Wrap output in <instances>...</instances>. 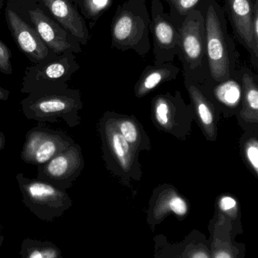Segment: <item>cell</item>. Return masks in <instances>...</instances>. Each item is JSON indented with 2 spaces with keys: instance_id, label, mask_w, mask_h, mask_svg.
<instances>
[{
  "instance_id": "obj_1",
  "label": "cell",
  "mask_w": 258,
  "mask_h": 258,
  "mask_svg": "<svg viewBox=\"0 0 258 258\" xmlns=\"http://www.w3.org/2000/svg\"><path fill=\"white\" fill-rule=\"evenodd\" d=\"M201 12L205 24L209 77L215 81L227 80L239 71V53L229 33L225 14L216 0H206Z\"/></svg>"
},
{
  "instance_id": "obj_2",
  "label": "cell",
  "mask_w": 258,
  "mask_h": 258,
  "mask_svg": "<svg viewBox=\"0 0 258 258\" xmlns=\"http://www.w3.org/2000/svg\"><path fill=\"white\" fill-rule=\"evenodd\" d=\"M151 16L146 0H126L117 8L111 24L112 48L122 51L133 50L141 57L151 48Z\"/></svg>"
},
{
  "instance_id": "obj_3",
  "label": "cell",
  "mask_w": 258,
  "mask_h": 258,
  "mask_svg": "<svg viewBox=\"0 0 258 258\" xmlns=\"http://www.w3.org/2000/svg\"><path fill=\"white\" fill-rule=\"evenodd\" d=\"M98 132L106 168L119 180L123 186L131 187L132 181H139L142 177L139 153L118 132L110 111H106L101 116Z\"/></svg>"
},
{
  "instance_id": "obj_4",
  "label": "cell",
  "mask_w": 258,
  "mask_h": 258,
  "mask_svg": "<svg viewBox=\"0 0 258 258\" xmlns=\"http://www.w3.org/2000/svg\"><path fill=\"white\" fill-rule=\"evenodd\" d=\"M23 113L30 120L43 122L65 121L70 128L80 125V112L83 109L79 89L38 92L27 95L21 101Z\"/></svg>"
},
{
  "instance_id": "obj_5",
  "label": "cell",
  "mask_w": 258,
  "mask_h": 258,
  "mask_svg": "<svg viewBox=\"0 0 258 258\" xmlns=\"http://www.w3.org/2000/svg\"><path fill=\"white\" fill-rule=\"evenodd\" d=\"M178 57L184 78L201 84L210 77L206 51L205 24L201 12L189 14L179 25Z\"/></svg>"
},
{
  "instance_id": "obj_6",
  "label": "cell",
  "mask_w": 258,
  "mask_h": 258,
  "mask_svg": "<svg viewBox=\"0 0 258 258\" xmlns=\"http://www.w3.org/2000/svg\"><path fill=\"white\" fill-rule=\"evenodd\" d=\"M79 69L80 65L74 53L56 54L45 61L26 68L21 92L30 95L65 90L69 88V82Z\"/></svg>"
},
{
  "instance_id": "obj_7",
  "label": "cell",
  "mask_w": 258,
  "mask_h": 258,
  "mask_svg": "<svg viewBox=\"0 0 258 258\" xmlns=\"http://www.w3.org/2000/svg\"><path fill=\"white\" fill-rule=\"evenodd\" d=\"M18 13L32 26L47 47L56 54H79L81 45L58 24L37 0H7Z\"/></svg>"
},
{
  "instance_id": "obj_8",
  "label": "cell",
  "mask_w": 258,
  "mask_h": 258,
  "mask_svg": "<svg viewBox=\"0 0 258 258\" xmlns=\"http://www.w3.org/2000/svg\"><path fill=\"white\" fill-rule=\"evenodd\" d=\"M17 181L24 206L41 221L53 222L63 216L73 206L66 191L38 179H30L23 173L17 174Z\"/></svg>"
},
{
  "instance_id": "obj_9",
  "label": "cell",
  "mask_w": 258,
  "mask_h": 258,
  "mask_svg": "<svg viewBox=\"0 0 258 258\" xmlns=\"http://www.w3.org/2000/svg\"><path fill=\"white\" fill-rule=\"evenodd\" d=\"M151 119L159 131L185 141L192 132L193 111L185 102L181 92L156 95L151 104Z\"/></svg>"
},
{
  "instance_id": "obj_10",
  "label": "cell",
  "mask_w": 258,
  "mask_h": 258,
  "mask_svg": "<svg viewBox=\"0 0 258 258\" xmlns=\"http://www.w3.org/2000/svg\"><path fill=\"white\" fill-rule=\"evenodd\" d=\"M84 165L81 147L74 142L48 162L37 165L36 179L66 191L78 178Z\"/></svg>"
},
{
  "instance_id": "obj_11",
  "label": "cell",
  "mask_w": 258,
  "mask_h": 258,
  "mask_svg": "<svg viewBox=\"0 0 258 258\" xmlns=\"http://www.w3.org/2000/svg\"><path fill=\"white\" fill-rule=\"evenodd\" d=\"M74 143L65 132L39 125L26 134L21 159L26 163L37 166L48 162Z\"/></svg>"
},
{
  "instance_id": "obj_12",
  "label": "cell",
  "mask_w": 258,
  "mask_h": 258,
  "mask_svg": "<svg viewBox=\"0 0 258 258\" xmlns=\"http://www.w3.org/2000/svg\"><path fill=\"white\" fill-rule=\"evenodd\" d=\"M149 31L154 45V63L156 66L171 63L178 55L180 32L168 13H165L162 0H151Z\"/></svg>"
},
{
  "instance_id": "obj_13",
  "label": "cell",
  "mask_w": 258,
  "mask_h": 258,
  "mask_svg": "<svg viewBox=\"0 0 258 258\" xmlns=\"http://www.w3.org/2000/svg\"><path fill=\"white\" fill-rule=\"evenodd\" d=\"M5 18L18 49L33 64H37L56 55L42 42L36 30L18 13L9 2L5 9Z\"/></svg>"
},
{
  "instance_id": "obj_14",
  "label": "cell",
  "mask_w": 258,
  "mask_h": 258,
  "mask_svg": "<svg viewBox=\"0 0 258 258\" xmlns=\"http://www.w3.org/2000/svg\"><path fill=\"white\" fill-rule=\"evenodd\" d=\"M190 208L189 200L175 186L170 183L159 185L153 189L148 202L147 224L154 232L156 227L170 215H174L179 221H184Z\"/></svg>"
},
{
  "instance_id": "obj_15",
  "label": "cell",
  "mask_w": 258,
  "mask_h": 258,
  "mask_svg": "<svg viewBox=\"0 0 258 258\" xmlns=\"http://www.w3.org/2000/svg\"><path fill=\"white\" fill-rule=\"evenodd\" d=\"M258 0H224L223 8L231 25L235 38L248 51L251 64L258 70V46L251 35V25L254 5Z\"/></svg>"
},
{
  "instance_id": "obj_16",
  "label": "cell",
  "mask_w": 258,
  "mask_h": 258,
  "mask_svg": "<svg viewBox=\"0 0 258 258\" xmlns=\"http://www.w3.org/2000/svg\"><path fill=\"white\" fill-rule=\"evenodd\" d=\"M206 98L218 109L225 118L236 117L242 106V89L239 74L222 81L209 77L199 84Z\"/></svg>"
},
{
  "instance_id": "obj_17",
  "label": "cell",
  "mask_w": 258,
  "mask_h": 258,
  "mask_svg": "<svg viewBox=\"0 0 258 258\" xmlns=\"http://www.w3.org/2000/svg\"><path fill=\"white\" fill-rule=\"evenodd\" d=\"M184 83L190 98L194 121L199 126L207 141L215 142L218 139L221 113L206 98L198 83L188 78H184Z\"/></svg>"
},
{
  "instance_id": "obj_18",
  "label": "cell",
  "mask_w": 258,
  "mask_h": 258,
  "mask_svg": "<svg viewBox=\"0 0 258 258\" xmlns=\"http://www.w3.org/2000/svg\"><path fill=\"white\" fill-rule=\"evenodd\" d=\"M154 249L164 258H212L211 240L197 229L178 243H171L163 234L154 236Z\"/></svg>"
},
{
  "instance_id": "obj_19",
  "label": "cell",
  "mask_w": 258,
  "mask_h": 258,
  "mask_svg": "<svg viewBox=\"0 0 258 258\" xmlns=\"http://www.w3.org/2000/svg\"><path fill=\"white\" fill-rule=\"evenodd\" d=\"M37 2L80 45H87L90 38L89 29L72 0H37Z\"/></svg>"
},
{
  "instance_id": "obj_20",
  "label": "cell",
  "mask_w": 258,
  "mask_h": 258,
  "mask_svg": "<svg viewBox=\"0 0 258 258\" xmlns=\"http://www.w3.org/2000/svg\"><path fill=\"white\" fill-rule=\"evenodd\" d=\"M242 84V106L237 116L238 123L243 131L258 129L257 76L249 68L242 66L238 71Z\"/></svg>"
},
{
  "instance_id": "obj_21",
  "label": "cell",
  "mask_w": 258,
  "mask_h": 258,
  "mask_svg": "<svg viewBox=\"0 0 258 258\" xmlns=\"http://www.w3.org/2000/svg\"><path fill=\"white\" fill-rule=\"evenodd\" d=\"M215 215L209 224L230 232L234 239L243 234L240 203L235 196L221 194L215 201Z\"/></svg>"
},
{
  "instance_id": "obj_22",
  "label": "cell",
  "mask_w": 258,
  "mask_h": 258,
  "mask_svg": "<svg viewBox=\"0 0 258 258\" xmlns=\"http://www.w3.org/2000/svg\"><path fill=\"white\" fill-rule=\"evenodd\" d=\"M179 73L180 68L172 63L147 66L135 85V97L139 99L144 98L163 83L176 80Z\"/></svg>"
},
{
  "instance_id": "obj_23",
  "label": "cell",
  "mask_w": 258,
  "mask_h": 258,
  "mask_svg": "<svg viewBox=\"0 0 258 258\" xmlns=\"http://www.w3.org/2000/svg\"><path fill=\"white\" fill-rule=\"evenodd\" d=\"M110 114L118 132L138 153L151 150V139L134 116L120 114L114 111H110Z\"/></svg>"
},
{
  "instance_id": "obj_24",
  "label": "cell",
  "mask_w": 258,
  "mask_h": 258,
  "mask_svg": "<svg viewBox=\"0 0 258 258\" xmlns=\"http://www.w3.org/2000/svg\"><path fill=\"white\" fill-rule=\"evenodd\" d=\"M212 258H245L246 245L237 242L230 232L209 224Z\"/></svg>"
},
{
  "instance_id": "obj_25",
  "label": "cell",
  "mask_w": 258,
  "mask_h": 258,
  "mask_svg": "<svg viewBox=\"0 0 258 258\" xmlns=\"http://www.w3.org/2000/svg\"><path fill=\"white\" fill-rule=\"evenodd\" d=\"M21 258H59L62 250L51 241L26 238L22 241L19 252Z\"/></svg>"
},
{
  "instance_id": "obj_26",
  "label": "cell",
  "mask_w": 258,
  "mask_h": 258,
  "mask_svg": "<svg viewBox=\"0 0 258 258\" xmlns=\"http://www.w3.org/2000/svg\"><path fill=\"white\" fill-rule=\"evenodd\" d=\"M240 154L244 163L258 178V129H248L239 139Z\"/></svg>"
},
{
  "instance_id": "obj_27",
  "label": "cell",
  "mask_w": 258,
  "mask_h": 258,
  "mask_svg": "<svg viewBox=\"0 0 258 258\" xmlns=\"http://www.w3.org/2000/svg\"><path fill=\"white\" fill-rule=\"evenodd\" d=\"M78 8L79 12L84 19L89 21V28L92 29L97 21L107 12L114 0H72Z\"/></svg>"
},
{
  "instance_id": "obj_28",
  "label": "cell",
  "mask_w": 258,
  "mask_h": 258,
  "mask_svg": "<svg viewBox=\"0 0 258 258\" xmlns=\"http://www.w3.org/2000/svg\"><path fill=\"white\" fill-rule=\"evenodd\" d=\"M169 6V16L180 25L193 12H201L206 0H162Z\"/></svg>"
},
{
  "instance_id": "obj_29",
  "label": "cell",
  "mask_w": 258,
  "mask_h": 258,
  "mask_svg": "<svg viewBox=\"0 0 258 258\" xmlns=\"http://www.w3.org/2000/svg\"><path fill=\"white\" fill-rule=\"evenodd\" d=\"M12 52L9 47L0 39V73L11 75L13 73L12 61Z\"/></svg>"
},
{
  "instance_id": "obj_30",
  "label": "cell",
  "mask_w": 258,
  "mask_h": 258,
  "mask_svg": "<svg viewBox=\"0 0 258 258\" xmlns=\"http://www.w3.org/2000/svg\"><path fill=\"white\" fill-rule=\"evenodd\" d=\"M251 35L254 44L258 46V2L254 5L251 25Z\"/></svg>"
},
{
  "instance_id": "obj_31",
  "label": "cell",
  "mask_w": 258,
  "mask_h": 258,
  "mask_svg": "<svg viewBox=\"0 0 258 258\" xmlns=\"http://www.w3.org/2000/svg\"><path fill=\"white\" fill-rule=\"evenodd\" d=\"M9 93L10 92H9V90L4 89V88L0 86V101H7L9 99Z\"/></svg>"
},
{
  "instance_id": "obj_32",
  "label": "cell",
  "mask_w": 258,
  "mask_h": 258,
  "mask_svg": "<svg viewBox=\"0 0 258 258\" xmlns=\"http://www.w3.org/2000/svg\"><path fill=\"white\" fill-rule=\"evenodd\" d=\"M6 137H5L4 134L2 131H0V151L2 150H3L5 147V145H6Z\"/></svg>"
},
{
  "instance_id": "obj_33",
  "label": "cell",
  "mask_w": 258,
  "mask_h": 258,
  "mask_svg": "<svg viewBox=\"0 0 258 258\" xmlns=\"http://www.w3.org/2000/svg\"><path fill=\"white\" fill-rule=\"evenodd\" d=\"M4 239V235H3V226L0 224V248H1L2 245H3Z\"/></svg>"
},
{
  "instance_id": "obj_34",
  "label": "cell",
  "mask_w": 258,
  "mask_h": 258,
  "mask_svg": "<svg viewBox=\"0 0 258 258\" xmlns=\"http://www.w3.org/2000/svg\"><path fill=\"white\" fill-rule=\"evenodd\" d=\"M154 258H164L163 256L159 253V251L158 250L154 249Z\"/></svg>"
},
{
  "instance_id": "obj_35",
  "label": "cell",
  "mask_w": 258,
  "mask_h": 258,
  "mask_svg": "<svg viewBox=\"0 0 258 258\" xmlns=\"http://www.w3.org/2000/svg\"><path fill=\"white\" fill-rule=\"evenodd\" d=\"M5 0H0V12H1L2 9H3V6H4Z\"/></svg>"
},
{
  "instance_id": "obj_36",
  "label": "cell",
  "mask_w": 258,
  "mask_h": 258,
  "mask_svg": "<svg viewBox=\"0 0 258 258\" xmlns=\"http://www.w3.org/2000/svg\"><path fill=\"white\" fill-rule=\"evenodd\" d=\"M59 258H65V257H62H62H59Z\"/></svg>"
}]
</instances>
